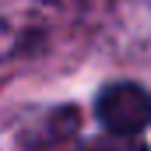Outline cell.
<instances>
[{
	"mask_svg": "<svg viewBox=\"0 0 151 151\" xmlns=\"http://www.w3.org/2000/svg\"><path fill=\"white\" fill-rule=\"evenodd\" d=\"M81 151H148V148L137 134H109V137H102V141H95Z\"/></svg>",
	"mask_w": 151,
	"mask_h": 151,
	"instance_id": "277c9868",
	"label": "cell"
},
{
	"mask_svg": "<svg viewBox=\"0 0 151 151\" xmlns=\"http://www.w3.org/2000/svg\"><path fill=\"white\" fill-rule=\"evenodd\" d=\"M46 28V0H0V63L35 46Z\"/></svg>",
	"mask_w": 151,
	"mask_h": 151,
	"instance_id": "7a4b0ae2",
	"label": "cell"
},
{
	"mask_svg": "<svg viewBox=\"0 0 151 151\" xmlns=\"http://www.w3.org/2000/svg\"><path fill=\"white\" fill-rule=\"evenodd\" d=\"M77 137H81V116L70 106H56L25 127L21 148L25 151H81Z\"/></svg>",
	"mask_w": 151,
	"mask_h": 151,
	"instance_id": "3957f363",
	"label": "cell"
},
{
	"mask_svg": "<svg viewBox=\"0 0 151 151\" xmlns=\"http://www.w3.org/2000/svg\"><path fill=\"white\" fill-rule=\"evenodd\" d=\"M95 116L109 134H141L151 123V95L134 81L106 84L95 99Z\"/></svg>",
	"mask_w": 151,
	"mask_h": 151,
	"instance_id": "6da1fadb",
	"label": "cell"
}]
</instances>
